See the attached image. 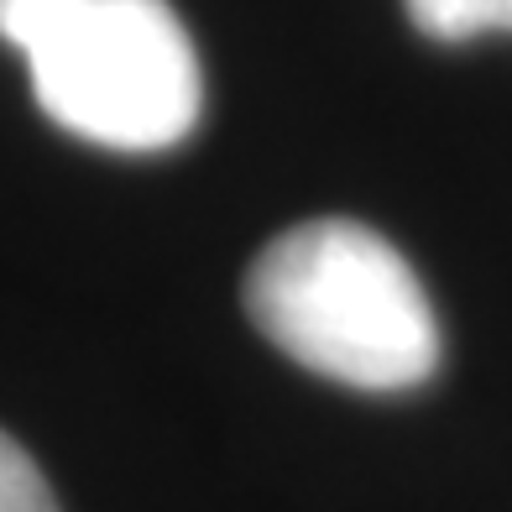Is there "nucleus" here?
<instances>
[{
	"instance_id": "nucleus-1",
	"label": "nucleus",
	"mask_w": 512,
	"mask_h": 512,
	"mask_svg": "<svg viewBox=\"0 0 512 512\" xmlns=\"http://www.w3.org/2000/svg\"><path fill=\"white\" fill-rule=\"evenodd\" d=\"M246 314L330 382L403 392L434 377L439 324L403 251L356 220H304L246 272Z\"/></svg>"
},
{
	"instance_id": "nucleus-2",
	"label": "nucleus",
	"mask_w": 512,
	"mask_h": 512,
	"mask_svg": "<svg viewBox=\"0 0 512 512\" xmlns=\"http://www.w3.org/2000/svg\"><path fill=\"white\" fill-rule=\"evenodd\" d=\"M0 37L63 131L115 152H162L199 126V53L168 0H0Z\"/></svg>"
},
{
	"instance_id": "nucleus-3",
	"label": "nucleus",
	"mask_w": 512,
	"mask_h": 512,
	"mask_svg": "<svg viewBox=\"0 0 512 512\" xmlns=\"http://www.w3.org/2000/svg\"><path fill=\"white\" fill-rule=\"evenodd\" d=\"M408 21L434 42H471L486 32H512V0H403Z\"/></svg>"
},
{
	"instance_id": "nucleus-4",
	"label": "nucleus",
	"mask_w": 512,
	"mask_h": 512,
	"mask_svg": "<svg viewBox=\"0 0 512 512\" xmlns=\"http://www.w3.org/2000/svg\"><path fill=\"white\" fill-rule=\"evenodd\" d=\"M0 512H63L32 455L0 429Z\"/></svg>"
}]
</instances>
